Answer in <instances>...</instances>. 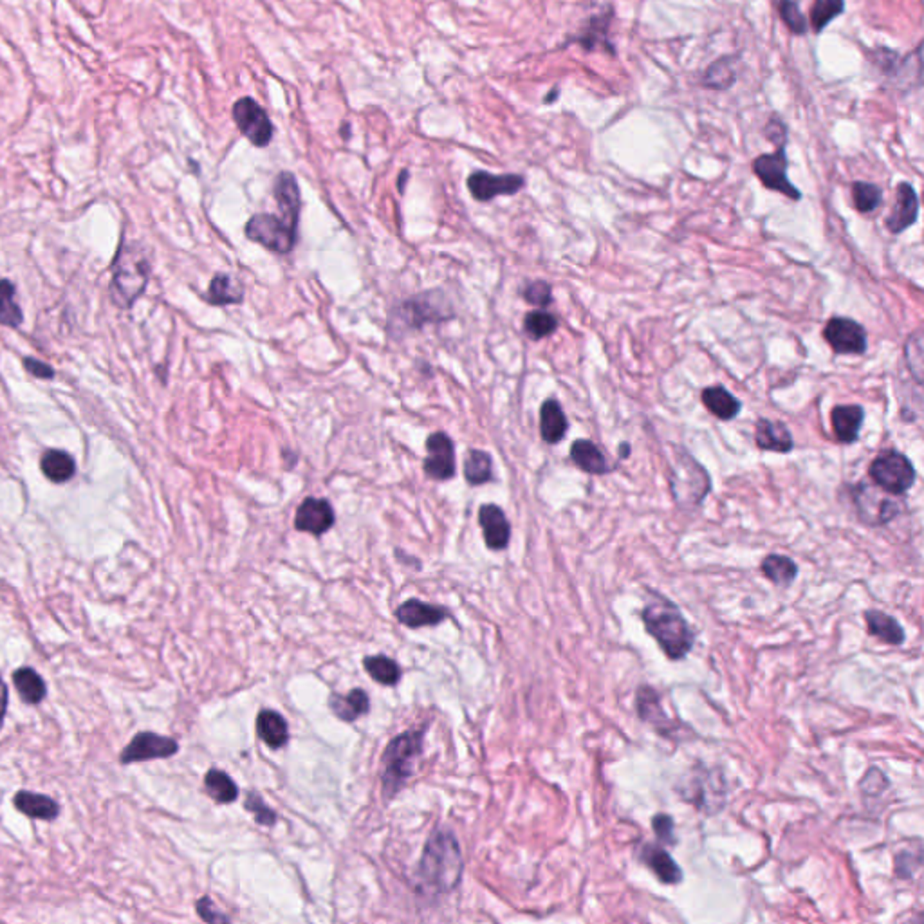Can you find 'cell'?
Masks as SVG:
<instances>
[{
	"label": "cell",
	"mask_w": 924,
	"mask_h": 924,
	"mask_svg": "<svg viewBox=\"0 0 924 924\" xmlns=\"http://www.w3.org/2000/svg\"><path fill=\"white\" fill-rule=\"evenodd\" d=\"M765 136L769 141H773L776 144V147H780V144H786L788 127L780 118H771L765 127Z\"/></svg>",
	"instance_id": "cell-51"
},
{
	"label": "cell",
	"mask_w": 924,
	"mask_h": 924,
	"mask_svg": "<svg viewBox=\"0 0 924 924\" xmlns=\"http://www.w3.org/2000/svg\"><path fill=\"white\" fill-rule=\"evenodd\" d=\"M478 524L484 532V542L492 551H502L509 546L511 525L499 506L484 504L478 509Z\"/></svg>",
	"instance_id": "cell-18"
},
{
	"label": "cell",
	"mask_w": 924,
	"mask_h": 924,
	"mask_svg": "<svg viewBox=\"0 0 924 924\" xmlns=\"http://www.w3.org/2000/svg\"><path fill=\"white\" fill-rule=\"evenodd\" d=\"M13 685L20 695V699L27 704H40L45 695H47V687H45V680L42 679V675L29 668V666H24V668H19L13 672Z\"/></svg>",
	"instance_id": "cell-35"
},
{
	"label": "cell",
	"mask_w": 924,
	"mask_h": 924,
	"mask_svg": "<svg viewBox=\"0 0 924 924\" xmlns=\"http://www.w3.org/2000/svg\"><path fill=\"white\" fill-rule=\"evenodd\" d=\"M15 285L8 278L0 280V325L12 329H17L24 322V314L15 300Z\"/></svg>",
	"instance_id": "cell-40"
},
{
	"label": "cell",
	"mask_w": 924,
	"mask_h": 924,
	"mask_svg": "<svg viewBox=\"0 0 924 924\" xmlns=\"http://www.w3.org/2000/svg\"><path fill=\"white\" fill-rule=\"evenodd\" d=\"M464 477L471 485H482L493 478V461L488 452L470 450L464 459Z\"/></svg>",
	"instance_id": "cell-39"
},
{
	"label": "cell",
	"mask_w": 924,
	"mask_h": 924,
	"mask_svg": "<svg viewBox=\"0 0 924 924\" xmlns=\"http://www.w3.org/2000/svg\"><path fill=\"white\" fill-rule=\"evenodd\" d=\"M778 13L791 33L805 35L809 31V20L802 13L796 0H778Z\"/></svg>",
	"instance_id": "cell-45"
},
{
	"label": "cell",
	"mask_w": 924,
	"mask_h": 924,
	"mask_svg": "<svg viewBox=\"0 0 924 924\" xmlns=\"http://www.w3.org/2000/svg\"><path fill=\"white\" fill-rule=\"evenodd\" d=\"M206 793L217 804H233L238 798V788L231 776L221 769H210L205 776Z\"/></svg>",
	"instance_id": "cell-38"
},
{
	"label": "cell",
	"mask_w": 924,
	"mask_h": 924,
	"mask_svg": "<svg viewBox=\"0 0 924 924\" xmlns=\"http://www.w3.org/2000/svg\"><path fill=\"white\" fill-rule=\"evenodd\" d=\"M246 237L266 250L287 255L295 250L297 229L287 226L278 215L257 214L246 224Z\"/></svg>",
	"instance_id": "cell-8"
},
{
	"label": "cell",
	"mask_w": 924,
	"mask_h": 924,
	"mask_svg": "<svg viewBox=\"0 0 924 924\" xmlns=\"http://www.w3.org/2000/svg\"><path fill=\"white\" fill-rule=\"evenodd\" d=\"M257 734L271 749H278L289 741V727L285 718L273 710H262L259 713Z\"/></svg>",
	"instance_id": "cell-33"
},
{
	"label": "cell",
	"mask_w": 924,
	"mask_h": 924,
	"mask_svg": "<svg viewBox=\"0 0 924 924\" xmlns=\"http://www.w3.org/2000/svg\"><path fill=\"white\" fill-rule=\"evenodd\" d=\"M24 369L38 377V379H53L55 377V369L51 365H47L36 358H24Z\"/></svg>",
	"instance_id": "cell-52"
},
{
	"label": "cell",
	"mask_w": 924,
	"mask_h": 924,
	"mask_svg": "<svg viewBox=\"0 0 924 924\" xmlns=\"http://www.w3.org/2000/svg\"><path fill=\"white\" fill-rule=\"evenodd\" d=\"M179 751L177 741L170 737H163L152 732L137 734L128 746L120 755V762L128 765L136 762H147L156 758H168Z\"/></svg>",
	"instance_id": "cell-14"
},
{
	"label": "cell",
	"mask_w": 924,
	"mask_h": 924,
	"mask_svg": "<svg viewBox=\"0 0 924 924\" xmlns=\"http://www.w3.org/2000/svg\"><path fill=\"white\" fill-rule=\"evenodd\" d=\"M760 571L764 576L778 587H789L798 576V565L795 560L784 555H769L762 560Z\"/></svg>",
	"instance_id": "cell-36"
},
{
	"label": "cell",
	"mask_w": 924,
	"mask_h": 924,
	"mask_svg": "<svg viewBox=\"0 0 924 924\" xmlns=\"http://www.w3.org/2000/svg\"><path fill=\"white\" fill-rule=\"evenodd\" d=\"M865 421V410L859 405H840L831 412V423L836 439L843 445L858 441L861 426Z\"/></svg>",
	"instance_id": "cell-24"
},
{
	"label": "cell",
	"mask_w": 924,
	"mask_h": 924,
	"mask_svg": "<svg viewBox=\"0 0 924 924\" xmlns=\"http://www.w3.org/2000/svg\"><path fill=\"white\" fill-rule=\"evenodd\" d=\"M610 20H612V12L591 17L587 26L581 29L579 35H576L574 42L579 47H583L586 51H605V53L616 57V50L609 38Z\"/></svg>",
	"instance_id": "cell-22"
},
{
	"label": "cell",
	"mask_w": 924,
	"mask_h": 924,
	"mask_svg": "<svg viewBox=\"0 0 924 924\" xmlns=\"http://www.w3.org/2000/svg\"><path fill=\"white\" fill-rule=\"evenodd\" d=\"M641 859L657 875V880L666 885H677L683 881V870L675 859L659 845H645Z\"/></svg>",
	"instance_id": "cell-26"
},
{
	"label": "cell",
	"mask_w": 924,
	"mask_h": 924,
	"mask_svg": "<svg viewBox=\"0 0 924 924\" xmlns=\"http://www.w3.org/2000/svg\"><path fill=\"white\" fill-rule=\"evenodd\" d=\"M525 184V179L516 174L493 175L490 172H475L468 177V190L473 199L488 203L499 196H515Z\"/></svg>",
	"instance_id": "cell-15"
},
{
	"label": "cell",
	"mask_w": 924,
	"mask_h": 924,
	"mask_svg": "<svg viewBox=\"0 0 924 924\" xmlns=\"http://www.w3.org/2000/svg\"><path fill=\"white\" fill-rule=\"evenodd\" d=\"M454 311L446 297L439 291H428L417 297L401 302L391 314V329L398 330V336L417 330L426 323H441L452 320Z\"/></svg>",
	"instance_id": "cell-6"
},
{
	"label": "cell",
	"mask_w": 924,
	"mask_h": 924,
	"mask_svg": "<svg viewBox=\"0 0 924 924\" xmlns=\"http://www.w3.org/2000/svg\"><path fill=\"white\" fill-rule=\"evenodd\" d=\"M788 154L786 144L776 147L773 154H762L753 161V172L760 179V182L773 191L782 193L791 201H800L802 191L789 181L788 177Z\"/></svg>",
	"instance_id": "cell-9"
},
{
	"label": "cell",
	"mask_w": 924,
	"mask_h": 924,
	"mask_svg": "<svg viewBox=\"0 0 924 924\" xmlns=\"http://www.w3.org/2000/svg\"><path fill=\"white\" fill-rule=\"evenodd\" d=\"M365 670L379 685L396 687L401 679L400 664L388 656H370L363 659Z\"/></svg>",
	"instance_id": "cell-37"
},
{
	"label": "cell",
	"mask_w": 924,
	"mask_h": 924,
	"mask_svg": "<svg viewBox=\"0 0 924 924\" xmlns=\"http://www.w3.org/2000/svg\"><path fill=\"white\" fill-rule=\"evenodd\" d=\"M151 276L149 257L137 245L121 246L114 260V276L111 283L113 299L121 307H130L144 289Z\"/></svg>",
	"instance_id": "cell-5"
},
{
	"label": "cell",
	"mask_w": 924,
	"mask_h": 924,
	"mask_svg": "<svg viewBox=\"0 0 924 924\" xmlns=\"http://www.w3.org/2000/svg\"><path fill=\"white\" fill-rule=\"evenodd\" d=\"M522 297L527 304L544 309L553 302V289L544 280H534V282H529L524 285Z\"/></svg>",
	"instance_id": "cell-46"
},
{
	"label": "cell",
	"mask_w": 924,
	"mask_h": 924,
	"mask_svg": "<svg viewBox=\"0 0 924 924\" xmlns=\"http://www.w3.org/2000/svg\"><path fill=\"white\" fill-rule=\"evenodd\" d=\"M329 708L338 718H342L344 722H354L360 717L369 713L370 699L365 694V690L356 688V690H351L347 695L332 694L329 697Z\"/></svg>",
	"instance_id": "cell-29"
},
{
	"label": "cell",
	"mask_w": 924,
	"mask_h": 924,
	"mask_svg": "<svg viewBox=\"0 0 924 924\" xmlns=\"http://www.w3.org/2000/svg\"><path fill=\"white\" fill-rule=\"evenodd\" d=\"M636 710L640 718H643L647 724H650L656 732L666 739H672V735L677 734L679 726L668 718L666 711L661 706V697L657 692L650 687H641L636 694Z\"/></svg>",
	"instance_id": "cell-17"
},
{
	"label": "cell",
	"mask_w": 924,
	"mask_h": 924,
	"mask_svg": "<svg viewBox=\"0 0 924 924\" xmlns=\"http://www.w3.org/2000/svg\"><path fill=\"white\" fill-rule=\"evenodd\" d=\"M336 522L334 509L329 501L307 497L295 515V529L322 537Z\"/></svg>",
	"instance_id": "cell-16"
},
{
	"label": "cell",
	"mask_w": 924,
	"mask_h": 924,
	"mask_svg": "<svg viewBox=\"0 0 924 924\" xmlns=\"http://www.w3.org/2000/svg\"><path fill=\"white\" fill-rule=\"evenodd\" d=\"M205 299L212 306L240 304L242 300H245V285H242V282L233 278L231 275L219 273L212 278L208 293Z\"/></svg>",
	"instance_id": "cell-31"
},
{
	"label": "cell",
	"mask_w": 924,
	"mask_h": 924,
	"mask_svg": "<svg viewBox=\"0 0 924 924\" xmlns=\"http://www.w3.org/2000/svg\"><path fill=\"white\" fill-rule=\"evenodd\" d=\"M196 906H198L199 917L203 920H206V922H228L229 920V917H226L224 913H221L215 908V905H214V901L210 897H201Z\"/></svg>",
	"instance_id": "cell-50"
},
{
	"label": "cell",
	"mask_w": 924,
	"mask_h": 924,
	"mask_svg": "<svg viewBox=\"0 0 924 924\" xmlns=\"http://www.w3.org/2000/svg\"><path fill=\"white\" fill-rule=\"evenodd\" d=\"M668 482L675 504L687 509L701 506L711 490L708 471L685 448H677L672 457Z\"/></svg>",
	"instance_id": "cell-4"
},
{
	"label": "cell",
	"mask_w": 924,
	"mask_h": 924,
	"mask_svg": "<svg viewBox=\"0 0 924 924\" xmlns=\"http://www.w3.org/2000/svg\"><path fill=\"white\" fill-rule=\"evenodd\" d=\"M919 217V198L910 182H899L896 190V205L887 217V228L890 233L899 235L917 222Z\"/></svg>",
	"instance_id": "cell-19"
},
{
	"label": "cell",
	"mask_w": 924,
	"mask_h": 924,
	"mask_svg": "<svg viewBox=\"0 0 924 924\" xmlns=\"http://www.w3.org/2000/svg\"><path fill=\"white\" fill-rule=\"evenodd\" d=\"M874 485H870L868 482H859L852 490L856 511L863 524L885 525L899 515V506L896 501L880 495V492L875 490Z\"/></svg>",
	"instance_id": "cell-10"
},
{
	"label": "cell",
	"mask_w": 924,
	"mask_h": 924,
	"mask_svg": "<svg viewBox=\"0 0 924 924\" xmlns=\"http://www.w3.org/2000/svg\"><path fill=\"white\" fill-rule=\"evenodd\" d=\"M755 443L764 452L789 454L795 448L789 428L780 421L758 419L755 426Z\"/></svg>",
	"instance_id": "cell-21"
},
{
	"label": "cell",
	"mask_w": 924,
	"mask_h": 924,
	"mask_svg": "<svg viewBox=\"0 0 924 924\" xmlns=\"http://www.w3.org/2000/svg\"><path fill=\"white\" fill-rule=\"evenodd\" d=\"M648 634L657 641L668 659H683L695 643V632L670 600L650 593L641 612Z\"/></svg>",
	"instance_id": "cell-1"
},
{
	"label": "cell",
	"mask_w": 924,
	"mask_h": 924,
	"mask_svg": "<svg viewBox=\"0 0 924 924\" xmlns=\"http://www.w3.org/2000/svg\"><path fill=\"white\" fill-rule=\"evenodd\" d=\"M558 318L547 311H531L524 316V330L531 339H544L555 334Z\"/></svg>",
	"instance_id": "cell-43"
},
{
	"label": "cell",
	"mask_w": 924,
	"mask_h": 924,
	"mask_svg": "<svg viewBox=\"0 0 924 924\" xmlns=\"http://www.w3.org/2000/svg\"><path fill=\"white\" fill-rule=\"evenodd\" d=\"M868 475L874 484L889 495H905L917 478L910 459L897 450L881 452L872 461Z\"/></svg>",
	"instance_id": "cell-7"
},
{
	"label": "cell",
	"mask_w": 924,
	"mask_h": 924,
	"mask_svg": "<svg viewBox=\"0 0 924 924\" xmlns=\"http://www.w3.org/2000/svg\"><path fill=\"white\" fill-rule=\"evenodd\" d=\"M852 199L859 214H872L883 203V190L874 182L856 181L852 184Z\"/></svg>",
	"instance_id": "cell-41"
},
{
	"label": "cell",
	"mask_w": 924,
	"mask_h": 924,
	"mask_svg": "<svg viewBox=\"0 0 924 924\" xmlns=\"http://www.w3.org/2000/svg\"><path fill=\"white\" fill-rule=\"evenodd\" d=\"M273 196L282 214V221L293 229H299L300 217V190L295 175L291 172H282L276 175L273 184Z\"/></svg>",
	"instance_id": "cell-20"
},
{
	"label": "cell",
	"mask_w": 924,
	"mask_h": 924,
	"mask_svg": "<svg viewBox=\"0 0 924 924\" xmlns=\"http://www.w3.org/2000/svg\"><path fill=\"white\" fill-rule=\"evenodd\" d=\"M407 177H408V174H407V172H403V174H401V179H400V190H401V191H403V186H405V181H407Z\"/></svg>",
	"instance_id": "cell-55"
},
{
	"label": "cell",
	"mask_w": 924,
	"mask_h": 924,
	"mask_svg": "<svg viewBox=\"0 0 924 924\" xmlns=\"http://www.w3.org/2000/svg\"><path fill=\"white\" fill-rule=\"evenodd\" d=\"M652 829L659 842H664L668 845H675V825L673 818L670 814H656L652 819Z\"/></svg>",
	"instance_id": "cell-49"
},
{
	"label": "cell",
	"mask_w": 924,
	"mask_h": 924,
	"mask_svg": "<svg viewBox=\"0 0 924 924\" xmlns=\"http://www.w3.org/2000/svg\"><path fill=\"white\" fill-rule=\"evenodd\" d=\"M245 807L255 816L257 823L260 825H268V827H273L278 819L276 812L257 795V793H248L246 796V802H245Z\"/></svg>",
	"instance_id": "cell-48"
},
{
	"label": "cell",
	"mask_w": 924,
	"mask_h": 924,
	"mask_svg": "<svg viewBox=\"0 0 924 924\" xmlns=\"http://www.w3.org/2000/svg\"><path fill=\"white\" fill-rule=\"evenodd\" d=\"M737 80V74H735V69L732 67V60L727 58H720L717 62H713L708 71L704 73V78H703V83L708 87V89H715V90H722V89H729Z\"/></svg>",
	"instance_id": "cell-44"
},
{
	"label": "cell",
	"mask_w": 924,
	"mask_h": 924,
	"mask_svg": "<svg viewBox=\"0 0 924 924\" xmlns=\"http://www.w3.org/2000/svg\"><path fill=\"white\" fill-rule=\"evenodd\" d=\"M462 856L455 836L437 831L426 843L417 868V880L426 890L450 892L459 885Z\"/></svg>",
	"instance_id": "cell-2"
},
{
	"label": "cell",
	"mask_w": 924,
	"mask_h": 924,
	"mask_svg": "<svg viewBox=\"0 0 924 924\" xmlns=\"http://www.w3.org/2000/svg\"><path fill=\"white\" fill-rule=\"evenodd\" d=\"M863 616H865L866 628L870 632V636L878 638L880 641H883L887 645H892V647H901L905 643V640H906L905 628L890 614L870 609Z\"/></svg>",
	"instance_id": "cell-25"
},
{
	"label": "cell",
	"mask_w": 924,
	"mask_h": 924,
	"mask_svg": "<svg viewBox=\"0 0 924 924\" xmlns=\"http://www.w3.org/2000/svg\"><path fill=\"white\" fill-rule=\"evenodd\" d=\"M233 120L242 136L248 137L255 147L262 149L271 143L275 130L273 123L268 113L253 98H240L235 102Z\"/></svg>",
	"instance_id": "cell-11"
},
{
	"label": "cell",
	"mask_w": 924,
	"mask_h": 924,
	"mask_svg": "<svg viewBox=\"0 0 924 924\" xmlns=\"http://www.w3.org/2000/svg\"><path fill=\"white\" fill-rule=\"evenodd\" d=\"M845 12V0H814L811 10V26L814 33H821L833 20Z\"/></svg>",
	"instance_id": "cell-42"
},
{
	"label": "cell",
	"mask_w": 924,
	"mask_h": 924,
	"mask_svg": "<svg viewBox=\"0 0 924 924\" xmlns=\"http://www.w3.org/2000/svg\"><path fill=\"white\" fill-rule=\"evenodd\" d=\"M13 805L17 811L33 819L55 821L60 814V805L51 796L33 791H19L13 798Z\"/></svg>",
	"instance_id": "cell-27"
},
{
	"label": "cell",
	"mask_w": 924,
	"mask_h": 924,
	"mask_svg": "<svg viewBox=\"0 0 924 924\" xmlns=\"http://www.w3.org/2000/svg\"><path fill=\"white\" fill-rule=\"evenodd\" d=\"M6 711H8V687L3 680V677H0V729H3V726H4Z\"/></svg>",
	"instance_id": "cell-53"
},
{
	"label": "cell",
	"mask_w": 924,
	"mask_h": 924,
	"mask_svg": "<svg viewBox=\"0 0 924 924\" xmlns=\"http://www.w3.org/2000/svg\"><path fill=\"white\" fill-rule=\"evenodd\" d=\"M423 741L424 727L410 729V732H405L388 742L381 758V789L386 800H391L394 795H398L412 776L415 760L423 751Z\"/></svg>",
	"instance_id": "cell-3"
},
{
	"label": "cell",
	"mask_w": 924,
	"mask_h": 924,
	"mask_svg": "<svg viewBox=\"0 0 924 924\" xmlns=\"http://www.w3.org/2000/svg\"><path fill=\"white\" fill-rule=\"evenodd\" d=\"M906 361L908 367L917 379V383L922 381V338L920 329H917L906 342Z\"/></svg>",
	"instance_id": "cell-47"
},
{
	"label": "cell",
	"mask_w": 924,
	"mask_h": 924,
	"mask_svg": "<svg viewBox=\"0 0 924 924\" xmlns=\"http://www.w3.org/2000/svg\"><path fill=\"white\" fill-rule=\"evenodd\" d=\"M619 455H621L623 459H626V457L630 455V446H628L626 443H623V445L619 446Z\"/></svg>",
	"instance_id": "cell-54"
},
{
	"label": "cell",
	"mask_w": 924,
	"mask_h": 924,
	"mask_svg": "<svg viewBox=\"0 0 924 924\" xmlns=\"http://www.w3.org/2000/svg\"><path fill=\"white\" fill-rule=\"evenodd\" d=\"M823 338L836 354H865L868 347L863 325L845 316H835L827 322Z\"/></svg>",
	"instance_id": "cell-12"
},
{
	"label": "cell",
	"mask_w": 924,
	"mask_h": 924,
	"mask_svg": "<svg viewBox=\"0 0 924 924\" xmlns=\"http://www.w3.org/2000/svg\"><path fill=\"white\" fill-rule=\"evenodd\" d=\"M426 459L423 470L433 480H450L455 475V446L450 435L435 431L426 439Z\"/></svg>",
	"instance_id": "cell-13"
},
{
	"label": "cell",
	"mask_w": 924,
	"mask_h": 924,
	"mask_svg": "<svg viewBox=\"0 0 924 924\" xmlns=\"http://www.w3.org/2000/svg\"><path fill=\"white\" fill-rule=\"evenodd\" d=\"M398 619L408 628L421 626H435L446 617H450V610L439 605H430L421 600H408L398 607Z\"/></svg>",
	"instance_id": "cell-23"
},
{
	"label": "cell",
	"mask_w": 924,
	"mask_h": 924,
	"mask_svg": "<svg viewBox=\"0 0 924 924\" xmlns=\"http://www.w3.org/2000/svg\"><path fill=\"white\" fill-rule=\"evenodd\" d=\"M569 421L556 400H547L540 408V435L547 445H558L567 435Z\"/></svg>",
	"instance_id": "cell-28"
},
{
	"label": "cell",
	"mask_w": 924,
	"mask_h": 924,
	"mask_svg": "<svg viewBox=\"0 0 924 924\" xmlns=\"http://www.w3.org/2000/svg\"><path fill=\"white\" fill-rule=\"evenodd\" d=\"M40 470L47 480L64 484L76 473V462L66 450H47L40 459Z\"/></svg>",
	"instance_id": "cell-34"
},
{
	"label": "cell",
	"mask_w": 924,
	"mask_h": 924,
	"mask_svg": "<svg viewBox=\"0 0 924 924\" xmlns=\"http://www.w3.org/2000/svg\"><path fill=\"white\" fill-rule=\"evenodd\" d=\"M703 405L720 421H732L742 410V403L732 392H729L727 388H724L720 384L704 388Z\"/></svg>",
	"instance_id": "cell-30"
},
{
	"label": "cell",
	"mask_w": 924,
	"mask_h": 924,
	"mask_svg": "<svg viewBox=\"0 0 924 924\" xmlns=\"http://www.w3.org/2000/svg\"><path fill=\"white\" fill-rule=\"evenodd\" d=\"M571 459L581 471L591 475H605L610 471L602 450L589 439H578L571 446Z\"/></svg>",
	"instance_id": "cell-32"
}]
</instances>
